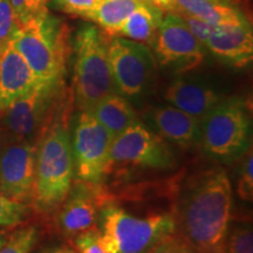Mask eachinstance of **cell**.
Returning <instances> with one entry per match:
<instances>
[{
	"instance_id": "6da1fadb",
	"label": "cell",
	"mask_w": 253,
	"mask_h": 253,
	"mask_svg": "<svg viewBox=\"0 0 253 253\" xmlns=\"http://www.w3.org/2000/svg\"><path fill=\"white\" fill-rule=\"evenodd\" d=\"M232 185L221 168L194 177L173 205L176 233L197 253H221L231 223Z\"/></svg>"
},
{
	"instance_id": "7a4b0ae2",
	"label": "cell",
	"mask_w": 253,
	"mask_h": 253,
	"mask_svg": "<svg viewBox=\"0 0 253 253\" xmlns=\"http://www.w3.org/2000/svg\"><path fill=\"white\" fill-rule=\"evenodd\" d=\"M74 181L69 129V96L38 140L36 178L31 209L40 216H52L68 195Z\"/></svg>"
},
{
	"instance_id": "3957f363",
	"label": "cell",
	"mask_w": 253,
	"mask_h": 253,
	"mask_svg": "<svg viewBox=\"0 0 253 253\" xmlns=\"http://www.w3.org/2000/svg\"><path fill=\"white\" fill-rule=\"evenodd\" d=\"M99 244L106 253H147L176 232L172 212L136 216L114 201L100 210Z\"/></svg>"
},
{
	"instance_id": "277c9868",
	"label": "cell",
	"mask_w": 253,
	"mask_h": 253,
	"mask_svg": "<svg viewBox=\"0 0 253 253\" xmlns=\"http://www.w3.org/2000/svg\"><path fill=\"white\" fill-rule=\"evenodd\" d=\"M12 43L26 60L38 82L65 80L71 42L68 28L59 18L48 12L23 24Z\"/></svg>"
},
{
	"instance_id": "5b68a950",
	"label": "cell",
	"mask_w": 253,
	"mask_h": 253,
	"mask_svg": "<svg viewBox=\"0 0 253 253\" xmlns=\"http://www.w3.org/2000/svg\"><path fill=\"white\" fill-rule=\"evenodd\" d=\"M115 91L107 36L99 27L84 25L74 38L73 102L79 112H90L101 100Z\"/></svg>"
},
{
	"instance_id": "8992f818",
	"label": "cell",
	"mask_w": 253,
	"mask_h": 253,
	"mask_svg": "<svg viewBox=\"0 0 253 253\" xmlns=\"http://www.w3.org/2000/svg\"><path fill=\"white\" fill-rule=\"evenodd\" d=\"M199 126V145L218 162H235L252 148L251 114L240 97H224Z\"/></svg>"
},
{
	"instance_id": "52a82bcc",
	"label": "cell",
	"mask_w": 253,
	"mask_h": 253,
	"mask_svg": "<svg viewBox=\"0 0 253 253\" xmlns=\"http://www.w3.org/2000/svg\"><path fill=\"white\" fill-rule=\"evenodd\" d=\"M177 164L173 145L161 137L140 119L115 136L110 147L108 167L104 181L119 170H163L172 169Z\"/></svg>"
},
{
	"instance_id": "ba28073f",
	"label": "cell",
	"mask_w": 253,
	"mask_h": 253,
	"mask_svg": "<svg viewBox=\"0 0 253 253\" xmlns=\"http://www.w3.org/2000/svg\"><path fill=\"white\" fill-rule=\"evenodd\" d=\"M69 95L65 82H38L26 95L0 114L6 140L37 142L56 109Z\"/></svg>"
},
{
	"instance_id": "9c48e42d",
	"label": "cell",
	"mask_w": 253,
	"mask_h": 253,
	"mask_svg": "<svg viewBox=\"0 0 253 253\" xmlns=\"http://www.w3.org/2000/svg\"><path fill=\"white\" fill-rule=\"evenodd\" d=\"M108 59L116 91L130 102L144 97L156 73V59L145 43L122 37L108 41Z\"/></svg>"
},
{
	"instance_id": "30bf717a",
	"label": "cell",
	"mask_w": 253,
	"mask_h": 253,
	"mask_svg": "<svg viewBox=\"0 0 253 253\" xmlns=\"http://www.w3.org/2000/svg\"><path fill=\"white\" fill-rule=\"evenodd\" d=\"M71 147L74 178L102 184L114 136L90 112H79L73 122Z\"/></svg>"
},
{
	"instance_id": "8fae6325",
	"label": "cell",
	"mask_w": 253,
	"mask_h": 253,
	"mask_svg": "<svg viewBox=\"0 0 253 253\" xmlns=\"http://www.w3.org/2000/svg\"><path fill=\"white\" fill-rule=\"evenodd\" d=\"M150 46L156 62L177 74H185L202 65L205 48L178 14L163 15Z\"/></svg>"
},
{
	"instance_id": "7c38bea8",
	"label": "cell",
	"mask_w": 253,
	"mask_h": 253,
	"mask_svg": "<svg viewBox=\"0 0 253 253\" xmlns=\"http://www.w3.org/2000/svg\"><path fill=\"white\" fill-rule=\"evenodd\" d=\"M112 198L102 184L74 179L54 213L55 229L65 238L73 239L79 233L96 227L101 208Z\"/></svg>"
},
{
	"instance_id": "4fadbf2b",
	"label": "cell",
	"mask_w": 253,
	"mask_h": 253,
	"mask_svg": "<svg viewBox=\"0 0 253 253\" xmlns=\"http://www.w3.org/2000/svg\"><path fill=\"white\" fill-rule=\"evenodd\" d=\"M37 142L6 140L0 149V191L30 205L36 178Z\"/></svg>"
},
{
	"instance_id": "5bb4252c",
	"label": "cell",
	"mask_w": 253,
	"mask_h": 253,
	"mask_svg": "<svg viewBox=\"0 0 253 253\" xmlns=\"http://www.w3.org/2000/svg\"><path fill=\"white\" fill-rule=\"evenodd\" d=\"M142 122L177 148L192 149L199 145L201 126L198 120L170 104L150 108L144 113Z\"/></svg>"
},
{
	"instance_id": "9a60e30c",
	"label": "cell",
	"mask_w": 253,
	"mask_h": 253,
	"mask_svg": "<svg viewBox=\"0 0 253 253\" xmlns=\"http://www.w3.org/2000/svg\"><path fill=\"white\" fill-rule=\"evenodd\" d=\"M204 48L230 67H246L253 59L251 21L240 25L214 26L205 40Z\"/></svg>"
},
{
	"instance_id": "2e32d148",
	"label": "cell",
	"mask_w": 253,
	"mask_h": 253,
	"mask_svg": "<svg viewBox=\"0 0 253 253\" xmlns=\"http://www.w3.org/2000/svg\"><path fill=\"white\" fill-rule=\"evenodd\" d=\"M168 104L197 119L199 122L224 96L207 82L195 78L179 77L167 87L163 95Z\"/></svg>"
},
{
	"instance_id": "e0dca14e",
	"label": "cell",
	"mask_w": 253,
	"mask_h": 253,
	"mask_svg": "<svg viewBox=\"0 0 253 253\" xmlns=\"http://www.w3.org/2000/svg\"><path fill=\"white\" fill-rule=\"evenodd\" d=\"M38 84L36 75L13 43L0 55V114Z\"/></svg>"
},
{
	"instance_id": "ac0fdd59",
	"label": "cell",
	"mask_w": 253,
	"mask_h": 253,
	"mask_svg": "<svg viewBox=\"0 0 253 253\" xmlns=\"http://www.w3.org/2000/svg\"><path fill=\"white\" fill-rule=\"evenodd\" d=\"M171 12L198 18L212 26L250 23L235 0H173Z\"/></svg>"
},
{
	"instance_id": "d6986e66",
	"label": "cell",
	"mask_w": 253,
	"mask_h": 253,
	"mask_svg": "<svg viewBox=\"0 0 253 253\" xmlns=\"http://www.w3.org/2000/svg\"><path fill=\"white\" fill-rule=\"evenodd\" d=\"M90 113L114 137L140 120L132 102L118 91L101 100Z\"/></svg>"
},
{
	"instance_id": "ffe728a7",
	"label": "cell",
	"mask_w": 253,
	"mask_h": 253,
	"mask_svg": "<svg viewBox=\"0 0 253 253\" xmlns=\"http://www.w3.org/2000/svg\"><path fill=\"white\" fill-rule=\"evenodd\" d=\"M164 14L166 13L142 0L126 18L118 37L150 45Z\"/></svg>"
},
{
	"instance_id": "44dd1931",
	"label": "cell",
	"mask_w": 253,
	"mask_h": 253,
	"mask_svg": "<svg viewBox=\"0 0 253 253\" xmlns=\"http://www.w3.org/2000/svg\"><path fill=\"white\" fill-rule=\"evenodd\" d=\"M142 0H99L89 15L107 37H118L122 25Z\"/></svg>"
},
{
	"instance_id": "7402d4cb",
	"label": "cell",
	"mask_w": 253,
	"mask_h": 253,
	"mask_svg": "<svg viewBox=\"0 0 253 253\" xmlns=\"http://www.w3.org/2000/svg\"><path fill=\"white\" fill-rule=\"evenodd\" d=\"M41 227L38 224H28L9 233L0 253H32L41 238Z\"/></svg>"
},
{
	"instance_id": "603a6c76",
	"label": "cell",
	"mask_w": 253,
	"mask_h": 253,
	"mask_svg": "<svg viewBox=\"0 0 253 253\" xmlns=\"http://www.w3.org/2000/svg\"><path fill=\"white\" fill-rule=\"evenodd\" d=\"M31 211L30 205L11 199L0 191V227L11 229L23 225Z\"/></svg>"
},
{
	"instance_id": "cb8c5ba5",
	"label": "cell",
	"mask_w": 253,
	"mask_h": 253,
	"mask_svg": "<svg viewBox=\"0 0 253 253\" xmlns=\"http://www.w3.org/2000/svg\"><path fill=\"white\" fill-rule=\"evenodd\" d=\"M221 253H253L251 224L239 223L230 227Z\"/></svg>"
},
{
	"instance_id": "d4e9b609",
	"label": "cell",
	"mask_w": 253,
	"mask_h": 253,
	"mask_svg": "<svg viewBox=\"0 0 253 253\" xmlns=\"http://www.w3.org/2000/svg\"><path fill=\"white\" fill-rule=\"evenodd\" d=\"M20 26L9 0H0V55L12 42Z\"/></svg>"
},
{
	"instance_id": "484cf974",
	"label": "cell",
	"mask_w": 253,
	"mask_h": 253,
	"mask_svg": "<svg viewBox=\"0 0 253 253\" xmlns=\"http://www.w3.org/2000/svg\"><path fill=\"white\" fill-rule=\"evenodd\" d=\"M238 178H237V194L244 202H251L253 198V154L252 148L246 151L244 156L240 158Z\"/></svg>"
},
{
	"instance_id": "4316f807",
	"label": "cell",
	"mask_w": 253,
	"mask_h": 253,
	"mask_svg": "<svg viewBox=\"0 0 253 253\" xmlns=\"http://www.w3.org/2000/svg\"><path fill=\"white\" fill-rule=\"evenodd\" d=\"M49 0H9L20 25L48 13Z\"/></svg>"
},
{
	"instance_id": "83f0119b",
	"label": "cell",
	"mask_w": 253,
	"mask_h": 253,
	"mask_svg": "<svg viewBox=\"0 0 253 253\" xmlns=\"http://www.w3.org/2000/svg\"><path fill=\"white\" fill-rule=\"evenodd\" d=\"M53 4L63 13L88 19L99 0H52Z\"/></svg>"
},
{
	"instance_id": "f1b7e54d",
	"label": "cell",
	"mask_w": 253,
	"mask_h": 253,
	"mask_svg": "<svg viewBox=\"0 0 253 253\" xmlns=\"http://www.w3.org/2000/svg\"><path fill=\"white\" fill-rule=\"evenodd\" d=\"M147 253H197L178 233H172L157 243Z\"/></svg>"
},
{
	"instance_id": "f546056e",
	"label": "cell",
	"mask_w": 253,
	"mask_h": 253,
	"mask_svg": "<svg viewBox=\"0 0 253 253\" xmlns=\"http://www.w3.org/2000/svg\"><path fill=\"white\" fill-rule=\"evenodd\" d=\"M73 246L78 253H106L99 244L97 227L86 230L73 238Z\"/></svg>"
},
{
	"instance_id": "4dcf8cb0",
	"label": "cell",
	"mask_w": 253,
	"mask_h": 253,
	"mask_svg": "<svg viewBox=\"0 0 253 253\" xmlns=\"http://www.w3.org/2000/svg\"><path fill=\"white\" fill-rule=\"evenodd\" d=\"M179 17L183 19V21H184L186 26H188L190 32L194 34L196 39H197L199 42L204 46L205 40L208 39L209 34L211 33V31H212V28L214 26L208 24L207 21L201 20V19L198 18L190 17V15H179Z\"/></svg>"
},
{
	"instance_id": "1f68e13d",
	"label": "cell",
	"mask_w": 253,
	"mask_h": 253,
	"mask_svg": "<svg viewBox=\"0 0 253 253\" xmlns=\"http://www.w3.org/2000/svg\"><path fill=\"white\" fill-rule=\"evenodd\" d=\"M143 1L154 6L155 8L160 9L163 13H169L172 11L173 0H143Z\"/></svg>"
},
{
	"instance_id": "d6a6232c",
	"label": "cell",
	"mask_w": 253,
	"mask_h": 253,
	"mask_svg": "<svg viewBox=\"0 0 253 253\" xmlns=\"http://www.w3.org/2000/svg\"><path fill=\"white\" fill-rule=\"evenodd\" d=\"M39 253H78L74 246L71 245H56L47 248Z\"/></svg>"
},
{
	"instance_id": "836d02e7",
	"label": "cell",
	"mask_w": 253,
	"mask_h": 253,
	"mask_svg": "<svg viewBox=\"0 0 253 253\" xmlns=\"http://www.w3.org/2000/svg\"><path fill=\"white\" fill-rule=\"evenodd\" d=\"M5 142H6V135L4 131V126H2V123H1V118H0V149H1L2 145L5 144Z\"/></svg>"
},
{
	"instance_id": "e575fe53",
	"label": "cell",
	"mask_w": 253,
	"mask_h": 253,
	"mask_svg": "<svg viewBox=\"0 0 253 253\" xmlns=\"http://www.w3.org/2000/svg\"><path fill=\"white\" fill-rule=\"evenodd\" d=\"M7 237H8V233L6 232L4 229L0 227V248L5 244V242L7 240Z\"/></svg>"
}]
</instances>
